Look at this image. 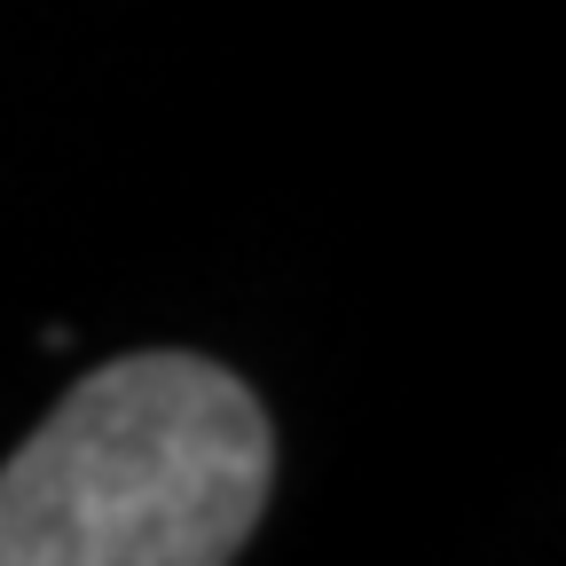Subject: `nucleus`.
I'll use <instances>...</instances> for the list:
<instances>
[{
	"mask_svg": "<svg viewBox=\"0 0 566 566\" xmlns=\"http://www.w3.org/2000/svg\"><path fill=\"white\" fill-rule=\"evenodd\" d=\"M260 394L181 346L87 370L0 464V566H221L268 512Z\"/></svg>",
	"mask_w": 566,
	"mask_h": 566,
	"instance_id": "obj_1",
	"label": "nucleus"
}]
</instances>
